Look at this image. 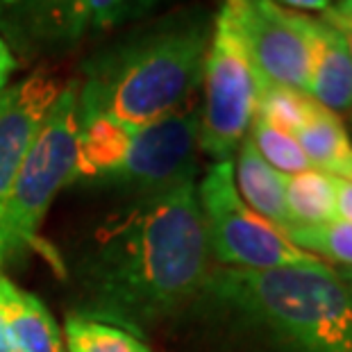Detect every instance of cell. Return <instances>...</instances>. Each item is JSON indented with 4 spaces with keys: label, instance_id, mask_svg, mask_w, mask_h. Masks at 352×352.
Masks as SVG:
<instances>
[{
    "label": "cell",
    "instance_id": "4316f807",
    "mask_svg": "<svg viewBox=\"0 0 352 352\" xmlns=\"http://www.w3.org/2000/svg\"><path fill=\"white\" fill-rule=\"evenodd\" d=\"M332 271H334L336 275H339L343 282L350 284V287H352V268H334V266H332Z\"/></svg>",
    "mask_w": 352,
    "mask_h": 352
},
{
    "label": "cell",
    "instance_id": "9a60e30c",
    "mask_svg": "<svg viewBox=\"0 0 352 352\" xmlns=\"http://www.w3.org/2000/svg\"><path fill=\"white\" fill-rule=\"evenodd\" d=\"M296 139L311 168L334 177H346L352 164V144L339 116L318 104V109L296 134Z\"/></svg>",
    "mask_w": 352,
    "mask_h": 352
},
{
    "label": "cell",
    "instance_id": "3957f363",
    "mask_svg": "<svg viewBox=\"0 0 352 352\" xmlns=\"http://www.w3.org/2000/svg\"><path fill=\"white\" fill-rule=\"evenodd\" d=\"M200 294L275 352H352V287L332 266H219Z\"/></svg>",
    "mask_w": 352,
    "mask_h": 352
},
{
    "label": "cell",
    "instance_id": "83f0119b",
    "mask_svg": "<svg viewBox=\"0 0 352 352\" xmlns=\"http://www.w3.org/2000/svg\"><path fill=\"white\" fill-rule=\"evenodd\" d=\"M341 179H350V182H352V164H350V168H348V173H346V177H341Z\"/></svg>",
    "mask_w": 352,
    "mask_h": 352
},
{
    "label": "cell",
    "instance_id": "e0dca14e",
    "mask_svg": "<svg viewBox=\"0 0 352 352\" xmlns=\"http://www.w3.org/2000/svg\"><path fill=\"white\" fill-rule=\"evenodd\" d=\"M62 336L66 352H153L139 334L85 314H71Z\"/></svg>",
    "mask_w": 352,
    "mask_h": 352
},
{
    "label": "cell",
    "instance_id": "44dd1931",
    "mask_svg": "<svg viewBox=\"0 0 352 352\" xmlns=\"http://www.w3.org/2000/svg\"><path fill=\"white\" fill-rule=\"evenodd\" d=\"M160 0H89L91 30H107L125 21L146 16Z\"/></svg>",
    "mask_w": 352,
    "mask_h": 352
},
{
    "label": "cell",
    "instance_id": "ac0fdd59",
    "mask_svg": "<svg viewBox=\"0 0 352 352\" xmlns=\"http://www.w3.org/2000/svg\"><path fill=\"white\" fill-rule=\"evenodd\" d=\"M318 109V102L309 94L296 91L271 82H259V98H257V114L254 118L264 121L277 130L296 137L302 130L305 123Z\"/></svg>",
    "mask_w": 352,
    "mask_h": 352
},
{
    "label": "cell",
    "instance_id": "5bb4252c",
    "mask_svg": "<svg viewBox=\"0 0 352 352\" xmlns=\"http://www.w3.org/2000/svg\"><path fill=\"white\" fill-rule=\"evenodd\" d=\"M134 130L107 116L78 118V175L76 179H100L118 166Z\"/></svg>",
    "mask_w": 352,
    "mask_h": 352
},
{
    "label": "cell",
    "instance_id": "7402d4cb",
    "mask_svg": "<svg viewBox=\"0 0 352 352\" xmlns=\"http://www.w3.org/2000/svg\"><path fill=\"white\" fill-rule=\"evenodd\" d=\"M329 23L332 28H336L343 34V39L348 43V52L352 59V0H339V3H329V7L320 16Z\"/></svg>",
    "mask_w": 352,
    "mask_h": 352
},
{
    "label": "cell",
    "instance_id": "d6986e66",
    "mask_svg": "<svg viewBox=\"0 0 352 352\" xmlns=\"http://www.w3.org/2000/svg\"><path fill=\"white\" fill-rule=\"evenodd\" d=\"M284 236L314 257H325L339 268H352V223L348 221L334 219L320 226H294Z\"/></svg>",
    "mask_w": 352,
    "mask_h": 352
},
{
    "label": "cell",
    "instance_id": "30bf717a",
    "mask_svg": "<svg viewBox=\"0 0 352 352\" xmlns=\"http://www.w3.org/2000/svg\"><path fill=\"white\" fill-rule=\"evenodd\" d=\"M62 89L55 73L41 66L0 94V209Z\"/></svg>",
    "mask_w": 352,
    "mask_h": 352
},
{
    "label": "cell",
    "instance_id": "277c9868",
    "mask_svg": "<svg viewBox=\"0 0 352 352\" xmlns=\"http://www.w3.org/2000/svg\"><path fill=\"white\" fill-rule=\"evenodd\" d=\"M80 80L59 91L0 209V266L32 248L52 200L78 175Z\"/></svg>",
    "mask_w": 352,
    "mask_h": 352
},
{
    "label": "cell",
    "instance_id": "7c38bea8",
    "mask_svg": "<svg viewBox=\"0 0 352 352\" xmlns=\"http://www.w3.org/2000/svg\"><path fill=\"white\" fill-rule=\"evenodd\" d=\"M0 311L16 352H66L62 329L43 302L0 271Z\"/></svg>",
    "mask_w": 352,
    "mask_h": 352
},
{
    "label": "cell",
    "instance_id": "4fadbf2b",
    "mask_svg": "<svg viewBox=\"0 0 352 352\" xmlns=\"http://www.w3.org/2000/svg\"><path fill=\"white\" fill-rule=\"evenodd\" d=\"M284 177L280 170H275L264 157L257 153V148L245 137L236 151V168L234 182L239 196L252 212H257L261 219H266L277 230L287 232L294 228V221L289 216L287 198H284Z\"/></svg>",
    "mask_w": 352,
    "mask_h": 352
},
{
    "label": "cell",
    "instance_id": "9c48e42d",
    "mask_svg": "<svg viewBox=\"0 0 352 352\" xmlns=\"http://www.w3.org/2000/svg\"><path fill=\"white\" fill-rule=\"evenodd\" d=\"M91 32L89 0H0V36L12 52H62Z\"/></svg>",
    "mask_w": 352,
    "mask_h": 352
},
{
    "label": "cell",
    "instance_id": "603a6c76",
    "mask_svg": "<svg viewBox=\"0 0 352 352\" xmlns=\"http://www.w3.org/2000/svg\"><path fill=\"white\" fill-rule=\"evenodd\" d=\"M336 219L352 223V182L336 177Z\"/></svg>",
    "mask_w": 352,
    "mask_h": 352
},
{
    "label": "cell",
    "instance_id": "5b68a950",
    "mask_svg": "<svg viewBox=\"0 0 352 352\" xmlns=\"http://www.w3.org/2000/svg\"><path fill=\"white\" fill-rule=\"evenodd\" d=\"M198 202L205 223L209 254L228 268L327 266L318 257L296 248L287 236L239 196L234 162H212L198 182Z\"/></svg>",
    "mask_w": 352,
    "mask_h": 352
},
{
    "label": "cell",
    "instance_id": "484cf974",
    "mask_svg": "<svg viewBox=\"0 0 352 352\" xmlns=\"http://www.w3.org/2000/svg\"><path fill=\"white\" fill-rule=\"evenodd\" d=\"M0 352H16L10 341V334H7V325L3 318V311H0Z\"/></svg>",
    "mask_w": 352,
    "mask_h": 352
},
{
    "label": "cell",
    "instance_id": "ffe728a7",
    "mask_svg": "<svg viewBox=\"0 0 352 352\" xmlns=\"http://www.w3.org/2000/svg\"><path fill=\"white\" fill-rule=\"evenodd\" d=\"M250 141L257 148V153L271 164L275 170H280L282 175H296L302 170H309L311 164L305 157L300 144L296 137L277 130V127L268 125L259 118H254L248 132Z\"/></svg>",
    "mask_w": 352,
    "mask_h": 352
},
{
    "label": "cell",
    "instance_id": "52a82bcc",
    "mask_svg": "<svg viewBox=\"0 0 352 352\" xmlns=\"http://www.w3.org/2000/svg\"><path fill=\"white\" fill-rule=\"evenodd\" d=\"M198 134L200 100L191 98L173 114L134 130L123 160L98 182L130 193V200L193 182L198 179Z\"/></svg>",
    "mask_w": 352,
    "mask_h": 352
},
{
    "label": "cell",
    "instance_id": "7a4b0ae2",
    "mask_svg": "<svg viewBox=\"0 0 352 352\" xmlns=\"http://www.w3.org/2000/svg\"><path fill=\"white\" fill-rule=\"evenodd\" d=\"M214 32L202 7L170 12L98 50L80 80L78 118L107 116L141 130L196 98Z\"/></svg>",
    "mask_w": 352,
    "mask_h": 352
},
{
    "label": "cell",
    "instance_id": "f1b7e54d",
    "mask_svg": "<svg viewBox=\"0 0 352 352\" xmlns=\"http://www.w3.org/2000/svg\"><path fill=\"white\" fill-rule=\"evenodd\" d=\"M350 114H352V111H350Z\"/></svg>",
    "mask_w": 352,
    "mask_h": 352
},
{
    "label": "cell",
    "instance_id": "ba28073f",
    "mask_svg": "<svg viewBox=\"0 0 352 352\" xmlns=\"http://www.w3.org/2000/svg\"><path fill=\"white\" fill-rule=\"evenodd\" d=\"M241 39L259 80L307 94L309 89V16L275 0H223L221 10Z\"/></svg>",
    "mask_w": 352,
    "mask_h": 352
},
{
    "label": "cell",
    "instance_id": "8992f818",
    "mask_svg": "<svg viewBox=\"0 0 352 352\" xmlns=\"http://www.w3.org/2000/svg\"><path fill=\"white\" fill-rule=\"evenodd\" d=\"M259 76L226 14L214 16L202 73L198 148L214 162L232 160L257 114Z\"/></svg>",
    "mask_w": 352,
    "mask_h": 352
},
{
    "label": "cell",
    "instance_id": "6da1fadb",
    "mask_svg": "<svg viewBox=\"0 0 352 352\" xmlns=\"http://www.w3.org/2000/svg\"><path fill=\"white\" fill-rule=\"evenodd\" d=\"M209 257L198 179L132 198L94 236L82 275L85 316L139 334L200 294Z\"/></svg>",
    "mask_w": 352,
    "mask_h": 352
},
{
    "label": "cell",
    "instance_id": "cb8c5ba5",
    "mask_svg": "<svg viewBox=\"0 0 352 352\" xmlns=\"http://www.w3.org/2000/svg\"><path fill=\"white\" fill-rule=\"evenodd\" d=\"M14 69H16V57H14L12 48L7 46L5 39L0 36V94L7 89V82H10Z\"/></svg>",
    "mask_w": 352,
    "mask_h": 352
},
{
    "label": "cell",
    "instance_id": "8fae6325",
    "mask_svg": "<svg viewBox=\"0 0 352 352\" xmlns=\"http://www.w3.org/2000/svg\"><path fill=\"white\" fill-rule=\"evenodd\" d=\"M309 89L307 94L332 114L352 111V59L348 43L323 19H309Z\"/></svg>",
    "mask_w": 352,
    "mask_h": 352
},
{
    "label": "cell",
    "instance_id": "2e32d148",
    "mask_svg": "<svg viewBox=\"0 0 352 352\" xmlns=\"http://www.w3.org/2000/svg\"><path fill=\"white\" fill-rule=\"evenodd\" d=\"M284 198L294 226H320L336 219V177L318 168L284 177Z\"/></svg>",
    "mask_w": 352,
    "mask_h": 352
},
{
    "label": "cell",
    "instance_id": "d4e9b609",
    "mask_svg": "<svg viewBox=\"0 0 352 352\" xmlns=\"http://www.w3.org/2000/svg\"><path fill=\"white\" fill-rule=\"evenodd\" d=\"M280 3L294 7V10H309V12H325L329 0H280Z\"/></svg>",
    "mask_w": 352,
    "mask_h": 352
}]
</instances>
